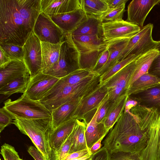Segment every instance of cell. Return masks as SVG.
I'll use <instances>...</instances> for the list:
<instances>
[{
  "label": "cell",
  "instance_id": "obj_1",
  "mask_svg": "<svg viewBox=\"0 0 160 160\" xmlns=\"http://www.w3.org/2000/svg\"><path fill=\"white\" fill-rule=\"evenodd\" d=\"M157 109L139 104L123 112L103 144L110 153L118 151L140 154L146 146L150 128L160 115Z\"/></svg>",
  "mask_w": 160,
  "mask_h": 160
},
{
  "label": "cell",
  "instance_id": "obj_2",
  "mask_svg": "<svg viewBox=\"0 0 160 160\" xmlns=\"http://www.w3.org/2000/svg\"><path fill=\"white\" fill-rule=\"evenodd\" d=\"M41 0H0V43L23 46L41 10Z\"/></svg>",
  "mask_w": 160,
  "mask_h": 160
},
{
  "label": "cell",
  "instance_id": "obj_3",
  "mask_svg": "<svg viewBox=\"0 0 160 160\" xmlns=\"http://www.w3.org/2000/svg\"><path fill=\"white\" fill-rule=\"evenodd\" d=\"M12 123L29 138L46 160H49L51 150L49 135L52 129V118L15 119Z\"/></svg>",
  "mask_w": 160,
  "mask_h": 160
},
{
  "label": "cell",
  "instance_id": "obj_4",
  "mask_svg": "<svg viewBox=\"0 0 160 160\" xmlns=\"http://www.w3.org/2000/svg\"><path fill=\"white\" fill-rule=\"evenodd\" d=\"M81 54L73 42L71 33L66 34L61 45L57 63L44 73L59 79L81 69Z\"/></svg>",
  "mask_w": 160,
  "mask_h": 160
},
{
  "label": "cell",
  "instance_id": "obj_5",
  "mask_svg": "<svg viewBox=\"0 0 160 160\" xmlns=\"http://www.w3.org/2000/svg\"><path fill=\"white\" fill-rule=\"evenodd\" d=\"M15 119L52 118L51 112L39 101L33 100L23 94L17 99H9L3 107Z\"/></svg>",
  "mask_w": 160,
  "mask_h": 160
},
{
  "label": "cell",
  "instance_id": "obj_6",
  "mask_svg": "<svg viewBox=\"0 0 160 160\" xmlns=\"http://www.w3.org/2000/svg\"><path fill=\"white\" fill-rule=\"evenodd\" d=\"M153 27V24L149 23L131 38L120 55L119 61L132 55L140 56L156 48L158 41L154 40L152 38Z\"/></svg>",
  "mask_w": 160,
  "mask_h": 160
},
{
  "label": "cell",
  "instance_id": "obj_7",
  "mask_svg": "<svg viewBox=\"0 0 160 160\" xmlns=\"http://www.w3.org/2000/svg\"><path fill=\"white\" fill-rule=\"evenodd\" d=\"M80 94L77 85H66L60 79L39 101L51 112L67 102L78 98Z\"/></svg>",
  "mask_w": 160,
  "mask_h": 160
},
{
  "label": "cell",
  "instance_id": "obj_8",
  "mask_svg": "<svg viewBox=\"0 0 160 160\" xmlns=\"http://www.w3.org/2000/svg\"><path fill=\"white\" fill-rule=\"evenodd\" d=\"M108 94L107 87L103 83H100L93 91L82 99L72 118L80 120H83L88 124L105 99Z\"/></svg>",
  "mask_w": 160,
  "mask_h": 160
},
{
  "label": "cell",
  "instance_id": "obj_9",
  "mask_svg": "<svg viewBox=\"0 0 160 160\" xmlns=\"http://www.w3.org/2000/svg\"><path fill=\"white\" fill-rule=\"evenodd\" d=\"M135 60L102 83L108 88V99L111 105L121 96L127 94L134 70Z\"/></svg>",
  "mask_w": 160,
  "mask_h": 160
},
{
  "label": "cell",
  "instance_id": "obj_10",
  "mask_svg": "<svg viewBox=\"0 0 160 160\" xmlns=\"http://www.w3.org/2000/svg\"><path fill=\"white\" fill-rule=\"evenodd\" d=\"M33 31L41 42L53 44L62 43L66 35L49 16L41 12L36 20Z\"/></svg>",
  "mask_w": 160,
  "mask_h": 160
},
{
  "label": "cell",
  "instance_id": "obj_11",
  "mask_svg": "<svg viewBox=\"0 0 160 160\" xmlns=\"http://www.w3.org/2000/svg\"><path fill=\"white\" fill-rule=\"evenodd\" d=\"M23 60L32 78L42 72L41 41L33 31L23 46Z\"/></svg>",
  "mask_w": 160,
  "mask_h": 160
},
{
  "label": "cell",
  "instance_id": "obj_12",
  "mask_svg": "<svg viewBox=\"0 0 160 160\" xmlns=\"http://www.w3.org/2000/svg\"><path fill=\"white\" fill-rule=\"evenodd\" d=\"M103 35L108 43L118 40L130 38L141 30L138 26L123 19L102 23Z\"/></svg>",
  "mask_w": 160,
  "mask_h": 160
},
{
  "label": "cell",
  "instance_id": "obj_13",
  "mask_svg": "<svg viewBox=\"0 0 160 160\" xmlns=\"http://www.w3.org/2000/svg\"><path fill=\"white\" fill-rule=\"evenodd\" d=\"M59 79L41 72L31 77L24 93L33 100L40 101Z\"/></svg>",
  "mask_w": 160,
  "mask_h": 160
},
{
  "label": "cell",
  "instance_id": "obj_14",
  "mask_svg": "<svg viewBox=\"0 0 160 160\" xmlns=\"http://www.w3.org/2000/svg\"><path fill=\"white\" fill-rule=\"evenodd\" d=\"M160 0H133L129 4L126 21L142 28L149 12Z\"/></svg>",
  "mask_w": 160,
  "mask_h": 160
},
{
  "label": "cell",
  "instance_id": "obj_15",
  "mask_svg": "<svg viewBox=\"0 0 160 160\" xmlns=\"http://www.w3.org/2000/svg\"><path fill=\"white\" fill-rule=\"evenodd\" d=\"M65 34L72 33L87 19L82 8L50 17Z\"/></svg>",
  "mask_w": 160,
  "mask_h": 160
},
{
  "label": "cell",
  "instance_id": "obj_16",
  "mask_svg": "<svg viewBox=\"0 0 160 160\" xmlns=\"http://www.w3.org/2000/svg\"><path fill=\"white\" fill-rule=\"evenodd\" d=\"M82 8V0H41V10L50 17Z\"/></svg>",
  "mask_w": 160,
  "mask_h": 160
},
{
  "label": "cell",
  "instance_id": "obj_17",
  "mask_svg": "<svg viewBox=\"0 0 160 160\" xmlns=\"http://www.w3.org/2000/svg\"><path fill=\"white\" fill-rule=\"evenodd\" d=\"M72 35L73 41L79 50L81 56L103 50L107 46L108 43L104 38L98 36Z\"/></svg>",
  "mask_w": 160,
  "mask_h": 160
},
{
  "label": "cell",
  "instance_id": "obj_18",
  "mask_svg": "<svg viewBox=\"0 0 160 160\" xmlns=\"http://www.w3.org/2000/svg\"><path fill=\"white\" fill-rule=\"evenodd\" d=\"M30 73L23 60H11L0 67V88L12 80Z\"/></svg>",
  "mask_w": 160,
  "mask_h": 160
},
{
  "label": "cell",
  "instance_id": "obj_19",
  "mask_svg": "<svg viewBox=\"0 0 160 160\" xmlns=\"http://www.w3.org/2000/svg\"><path fill=\"white\" fill-rule=\"evenodd\" d=\"M77 120V119L72 118L52 130L49 135L51 154L58 148L68 138L73 131Z\"/></svg>",
  "mask_w": 160,
  "mask_h": 160
},
{
  "label": "cell",
  "instance_id": "obj_20",
  "mask_svg": "<svg viewBox=\"0 0 160 160\" xmlns=\"http://www.w3.org/2000/svg\"><path fill=\"white\" fill-rule=\"evenodd\" d=\"M82 98L67 102L51 112L52 129L72 118L74 112Z\"/></svg>",
  "mask_w": 160,
  "mask_h": 160
},
{
  "label": "cell",
  "instance_id": "obj_21",
  "mask_svg": "<svg viewBox=\"0 0 160 160\" xmlns=\"http://www.w3.org/2000/svg\"><path fill=\"white\" fill-rule=\"evenodd\" d=\"M99 108L91 120L87 124L85 132L87 146L89 149L101 138H104L109 131L106 128L104 122H97Z\"/></svg>",
  "mask_w": 160,
  "mask_h": 160
},
{
  "label": "cell",
  "instance_id": "obj_22",
  "mask_svg": "<svg viewBox=\"0 0 160 160\" xmlns=\"http://www.w3.org/2000/svg\"><path fill=\"white\" fill-rule=\"evenodd\" d=\"M62 43L53 44L41 42L42 72L45 73L57 63Z\"/></svg>",
  "mask_w": 160,
  "mask_h": 160
},
{
  "label": "cell",
  "instance_id": "obj_23",
  "mask_svg": "<svg viewBox=\"0 0 160 160\" xmlns=\"http://www.w3.org/2000/svg\"><path fill=\"white\" fill-rule=\"evenodd\" d=\"M87 15L86 20L72 34L76 36H98L103 38L101 17Z\"/></svg>",
  "mask_w": 160,
  "mask_h": 160
},
{
  "label": "cell",
  "instance_id": "obj_24",
  "mask_svg": "<svg viewBox=\"0 0 160 160\" xmlns=\"http://www.w3.org/2000/svg\"><path fill=\"white\" fill-rule=\"evenodd\" d=\"M160 85V78L148 72L141 76L129 87L127 94L129 97Z\"/></svg>",
  "mask_w": 160,
  "mask_h": 160
},
{
  "label": "cell",
  "instance_id": "obj_25",
  "mask_svg": "<svg viewBox=\"0 0 160 160\" xmlns=\"http://www.w3.org/2000/svg\"><path fill=\"white\" fill-rule=\"evenodd\" d=\"M159 53L158 51L155 48L140 56L135 60V69L129 86L141 76L148 72L152 62Z\"/></svg>",
  "mask_w": 160,
  "mask_h": 160
},
{
  "label": "cell",
  "instance_id": "obj_26",
  "mask_svg": "<svg viewBox=\"0 0 160 160\" xmlns=\"http://www.w3.org/2000/svg\"><path fill=\"white\" fill-rule=\"evenodd\" d=\"M87 124L84 120L81 121L78 119L77 123L70 135L71 144L68 155L78 151L89 150L85 136Z\"/></svg>",
  "mask_w": 160,
  "mask_h": 160
},
{
  "label": "cell",
  "instance_id": "obj_27",
  "mask_svg": "<svg viewBox=\"0 0 160 160\" xmlns=\"http://www.w3.org/2000/svg\"><path fill=\"white\" fill-rule=\"evenodd\" d=\"M130 38L118 40L108 43L109 51V58L105 65L98 72L100 76L119 61L120 55Z\"/></svg>",
  "mask_w": 160,
  "mask_h": 160
},
{
  "label": "cell",
  "instance_id": "obj_28",
  "mask_svg": "<svg viewBox=\"0 0 160 160\" xmlns=\"http://www.w3.org/2000/svg\"><path fill=\"white\" fill-rule=\"evenodd\" d=\"M128 97L127 94L123 95L111 106L104 122L108 131L112 128L123 112Z\"/></svg>",
  "mask_w": 160,
  "mask_h": 160
},
{
  "label": "cell",
  "instance_id": "obj_29",
  "mask_svg": "<svg viewBox=\"0 0 160 160\" xmlns=\"http://www.w3.org/2000/svg\"><path fill=\"white\" fill-rule=\"evenodd\" d=\"M134 95L139 104L160 110V85Z\"/></svg>",
  "mask_w": 160,
  "mask_h": 160
},
{
  "label": "cell",
  "instance_id": "obj_30",
  "mask_svg": "<svg viewBox=\"0 0 160 160\" xmlns=\"http://www.w3.org/2000/svg\"><path fill=\"white\" fill-rule=\"evenodd\" d=\"M31 78L30 73L17 78L0 88L1 94L9 96L16 93H24Z\"/></svg>",
  "mask_w": 160,
  "mask_h": 160
},
{
  "label": "cell",
  "instance_id": "obj_31",
  "mask_svg": "<svg viewBox=\"0 0 160 160\" xmlns=\"http://www.w3.org/2000/svg\"><path fill=\"white\" fill-rule=\"evenodd\" d=\"M82 8L86 15L98 17L109 10L106 0H82Z\"/></svg>",
  "mask_w": 160,
  "mask_h": 160
},
{
  "label": "cell",
  "instance_id": "obj_32",
  "mask_svg": "<svg viewBox=\"0 0 160 160\" xmlns=\"http://www.w3.org/2000/svg\"><path fill=\"white\" fill-rule=\"evenodd\" d=\"M139 56L132 55L119 61L100 76V83H102L125 66L136 60Z\"/></svg>",
  "mask_w": 160,
  "mask_h": 160
},
{
  "label": "cell",
  "instance_id": "obj_33",
  "mask_svg": "<svg viewBox=\"0 0 160 160\" xmlns=\"http://www.w3.org/2000/svg\"><path fill=\"white\" fill-rule=\"evenodd\" d=\"M94 72L88 69H78L60 79L66 85H74L80 82Z\"/></svg>",
  "mask_w": 160,
  "mask_h": 160
},
{
  "label": "cell",
  "instance_id": "obj_34",
  "mask_svg": "<svg viewBox=\"0 0 160 160\" xmlns=\"http://www.w3.org/2000/svg\"><path fill=\"white\" fill-rule=\"evenodd\" d=\"M0 48L3 50L11 60H23L24 53L23 46L11 43H0Z\"/></svg>",
  "mask_w": 160,
  "mask_h": 160
},
{
  "label": "cell",
  "instance_id": "obj_35",
  "mask_svg": "<svg viewBox=\"0 0 160 160\" xmlns=\"http://www.w3.org/2000/svg\"><path fill=\"white\" fill-rule=\"evenodd\" d=\"M125 6L123 5L109 10L101 17L102 23L120 20L122 19L125 11Z\"/></svg>",
  "mask_w": 160,
  "mask_h": 160
},
{
  "label": "cell",
  "instance_id": "obj_36",
  "mask_svg": "<svg viewBox=\"0 0 160 160\" xmlns=\"http://www.w3.org/2000/svg\"><path fill=\"white\" fill-rule=\"evenodd\" d=\"M71 144L69 135L58 148L51 153L49 160H63L69 154Z\"/></svg>",
  "mask_w": 160,
  "mask_h": 160
},
{
  "label": "cell",
  "instance_id": "obj_37",
  "mask_svg": "<svg viewBox=\"0 0 160 160\" xmlns=\"http://www.w3.org/2000/svg\"><path fill=\"white\" fill-rule=\"evenodd\" d=\"M0 153L4 160H20L21 159L14 147L6 143L1 146Z\"/></svg>",
  "mask_w": 160,
  "mask_h": 160
},
{
  "label": "cell",
  "instance_id": "obj_38",
  "mask_svg": "<svg viewBox=\"0 0 160 160\" xmlns=\"http://www.w3.org/2000/svg\"><path fill=\"white\" fill-rule=\"evenodd\" d=\"M110 160H142L139 154L118 151L110 153Z\"/></svg>",
  "mask_w": 160,
  "mask_h": 160
},
{
  "label": "cell",
  "instance_id": "obj_39",
  "mask_svg": "<svg viewBox=\"0 0 160 160\" xmlns=\"http://www.w3.org/2000/svg\"><path fill=\"white\" fill-rule=\"evenodd\" d=\"M14 119L12 115L3 107L0 109V132L5 127L12 123Z\"/></svg>",
  "mask_w": 160,
  "mask_h": 160
},
{
  "label": "cell",
  "instance_id": "obj_40",
  "mask_svg": "<svg viewBox=\"0 0 160 160\" xmlns=\"http://www.w3.org/2000/svg\"><path fill=\"white\" fill-rule=\"evenodd\" d=\"M109 51L108 47L103 51L98 56L93 71L97 73L107 62L109 58Z\"/></svg>",
  "mask_w": 160,
  "mask_h": 160
},
{
  "label": "cell",
  "instance_id": "obj_41",
  "mask_svg": "<svg viewBox=\"0 0 160 160\" xmlns=\"http://www.w3.org/2000/svg\"><path fill=\"white\" fill-rule=\"evenodd\" d=\"M111 106L108 99V96L99 108L96 121L98 123L104 122L108 112Z\"/></svg>",
  "mask_w": 160,
  "mask_h": 160
},
{
  "label": "cell",
  "instance_id": "obj_42",
  "mask_svg": "<svg viewBox=\"0 0 160 160\" xmlns=\"http://www.w3.org/2000/svg\"><path fill=\"white\" fill-rule=\"evenodd\" d=\"M156 48L159 53L152 62L148 72L160 78V41H158Z\"/></svg>",
  "mask_w": 160,
  "mask_h": 160
},
{
  "label": "cell",
  "instance_id": "obj_43",
  "mask_svg": "<svg viewBox=\"0 0 160 160\" xmlns=\"http://www.w3.org/2000/svg\"><path fill=\"white\" fill-rule=\"evenodd\" d=\"M91 160H110V153L103 146L97 152L92 154Z\"/></svg>",
  "mask_w": 160,
  "mask_h": 160
},
{
  "label": "cell",
  "instance_id": "obj_44",
  "mask_svg": "<svg viewBox=\"0 0 160 160\" xmlns=\"http://www.w3.org/2000/svg\"><path fill=\"white\" fill-rule=\"evenodd\" d=\"M90 154H91L89 150H84L75 152L69 154L63 160H70L78 158Z\"/></svg>",
  "mask_w": 160,
  "mask_h": 160
},
{
  "label": "cell",
  "instance_id": "obj_45",
  "mask_svg": "<svg viewBox=\"0 0 160 160\" xmlns=\"http://www.w3.org/2000/svg\"><path fill=\"white\" fill-rule=\"evenodd\" d=\"M28 151L35 160H46L41 152L33 146H30L28 149Z\"/></svg>",
  "mask_w": 160,
  "mask_h": 160
},
{
  "label": "cell",
  "instance_id": "obj_46",
  "mask_svg": "<svg viewBox=\"0 0 160 160\" xmlns=\"http://www.w3.org/2000/svg\"><path fill=\"white\" fill-rule=\"evenodd\" d=\"M139 104L138 101L133 97H128L126 102L124 111H129L134 107Z\"/></svg>",
  "mask_w": 160,
  "mask_h": 160
},
{
  "label": "cell",
  "instance_id": "obj_47",
  "mask_svg": "<svg viewBox=\"0 0 160 160\" xmlns=\"http://www.w3.org/2000/svg\"><path fill=\"white\" fill-rule=\"evenodd\" d=\"M128 1V0H106L109 10L125 5Z\"/></svg>",
  "mask_w": 160,
  "mask_h": 160
},
{
  "label": "cell",
  "instance_id": "obj_48",
  "mask_svg": "<svg viewBox=\"0 0 160 160\" xmlns=\"http://www.w3.org/2000/svg\"><path fill=\"white\" fill-rule=\"evenodd\" d=\"M104 138H102L94 144L89 149V150L91 154H93L98 151L101 148L102 145L101 142Z\"/></svg>",
  "mask_w": 160,
  "mask_h": 160
},
{
  "label": "cell",
  "instance_id": "obj_49",
  "mask_svg": "<svg viewBox=\"0 0 160 160\" xmlns=\"http://www.w3.org/2000/svg\"><path fill=\"white\" fill-rule=\"evenodd\" d=\"M0 67H1L11 61L7 57L3 50L0 48Z\"/></svg>",
  "mask_w": 160,
  "mask_h": 160
},
{
  "label": "cell",
  "instance_id": "obj_50",
  "mask_svg": "<svg viewBox=\"0 0 160 160\" xmlns=\"http://www.w3.org/2000/svg\"><path fill=\"white\" fill-rule=\"evenodd\" d=\"M92 157V154H90L81 158L70 160H91Z\"/></svg>",
  "mask_w": 160,
  "mask_h": 160
},
{
  "label": "cell",
  "instance_id": "obj_51",
  "mask_svg": "<svg viewBox=\"0 0 160 160\" xmlns=\"http://www.w3.org/2000/svg\"><path fill=\"white\" fill-rule=\"evenodd\" d=\"M158 160H160V147L159 148L158 154Z\"/></svg>",
  "mask_w": 160,
  "mask_h": 160
},
{
  "label": "cell",
  "instance_id": "obj_52",
  "mask_svg": "<svg viewBox=\"0 0 160 160\" xmlns=\"http://www.w3.org/2000/svg\"><path fill=\"white\" fill-rule=\"evenodd\" d=\"M20 160H23L22 159H20Z\"/></svg>",
  "mask_w": 160,
  "mask_h": 160
},
{
  "label": "cell",
  "instance_id": "obj_53",
  "mask_svg": "<svg viewBox=\"0 0 160 160\" xmlns=\"http://www.w3.org/2000/svg\"><path fill=\"white\" fill-rule=\"evenodd\" d=\"M0 160H1V159H0Z\"/></svg>",
  "mask_w": 160,
  "mask_h": 160
}]
</instances>
